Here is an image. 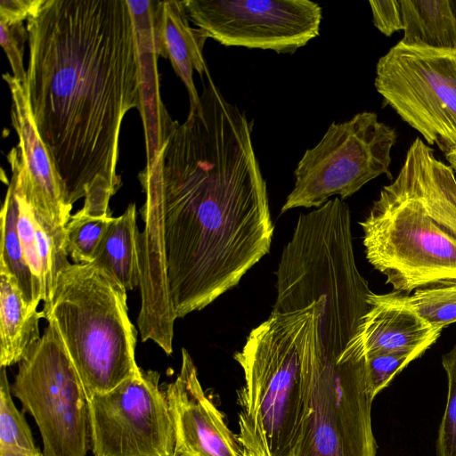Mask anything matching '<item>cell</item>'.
<instances>
[{
	"mask_svg": "<svg viewBox=\"0 0 456 456\" xmlns=\"http://www.w3.org/2000/svg\"><path fill=\"white\" fill-rule=\"evenodd\" d=\"M201 110L174 121L141 174L142 341L173 352L174 322L239 284L270 251L274 226L251 123L207 75Z\"/></svg>",
	"mask_w": 456,
	"mask_h": 456,
	"instance_id": "cell-1",
	"label": "cell"
},
{
	"mask_svg": "<svg viewBox=\"0 0 456 456\" xmlns=\"http://www.w3.org/2000/svg\"><path fill=\"white\" fill-rule=\"evenodd\" d=\"M23 86L37 131L79 211L111 215L122 120L140 107L138 37L126 0H41L27 20Z\"/></svg>",
	"mask_w": 456,
	"mask_h": 456,
	"instance_id": "cell-2",
	"label": "cell"
},
{
	"mask_svg": "<svg viewBox=\"0 0 456 456\" xmlns=\"http://www.w3.org/2000/svg\"><path fill=\"white\" fill-rule=\"evenodd\" d=\"M360 224L367 260L394 291L456 282V178L420 138Z\"/></svg>",
	"mask_w": 456,
	"mask_h": 456,
	"instance_id": "cell-3",
	"label": "cell"
},
{
	"mask_svg": "<svg viewBox=\"0 0 456 456\" xmlns=\"http://www.w3.org/2000/svg\"><path fill=\"white\" fill-rule=\"evenodd\" d=\"M272 312L290 313L320 303V335L335 361L354 338L372 292L354 258L350 210L336 197L300 214L276 271Z\"/></svg>",
	"mask_w": 456,
	"mask_h": 456,
	"instance_id": "cell-4",
	"label": "cell"
},
{
	"mask_svg": "<svg viewBox=\"0 0 456 456\" xmlns=\"http://www.w3.org/2000/svg\"><path fill=\"white\" fill-rule=\"evenodd\" d=\"M299 315L272 312L233 355L245 380L236 435L244 456H297L306 397Z\"/></svg>",
	"mask_w": 456,
	"mask_h": 456,
	"instance_id": "cell-5",
	"label": "cell"
},
{
	"mask_svg": "<svg viewBox=\"0 0 456 456\" xmlns=\"http://www.w3.org/2000/svg\"><path fill=\"white\" fill-rule=\"evenodd\" d=\"M126 298L125 288L103 268L70 263L44 303L45 319L57 329L88 398L141 370Z\"/></svg>",
	"mask_w": 456,
	"mask_h": 456,
	"instance_id": "cell-6",
	"label": "cell"
},
{
	"mask_svg": "<svg viewBox=\"0 0 456 456\" xmlns=\"http://www.w3.org/2000/svg\"><path fill=\"white\" fill-rule=\"evenodd\" d=\"M297 327L306 375L305 412L297 456H377L375 398L359 351L332 362L320 335V303L301 309Z\"/></svg>",
	"mask_w": 456,
	"mask_h": 456,
	"instance_id": "cell-7",
	"label": "cell"
},
{
	"mask_svg": "<svg viewBox=\"0 0 456 456\" xmlns=\"http://www.w3.org/2000/svg\"><path fill=\"white\" fill-rule=\"evenodd\" d=\"M19 362L11 392L34 418L45 456H86L91 446L88 397L52 322Z\"/></svg>",
	"mask_w": 456,
	"mask_h": 456,
	"instance_id": "cell-8",
	"label": "cell"
},
{
	"mask_svg": "<svg viewBox=\"0 0 456 456\" xmlns=\"http://www.w3.org/2000/svg\"><path fill=\"white\" fill-rule=\"evenodd\" d=\"M394 128L370 111L328 127L320 142L305 151L294 171V187L281 213L296 208H319L329 198L343 200L381 175L391 177Z\"/></svg>",
	"mask_w": 456,
	"mask_h": 456,
	"instance_id": "cell-9",
	"label": "cell"
},
{
	"mask_svg": "<svg viewBox=\"0 0 456 456\" xmlns=\"http://www.w3.org/2000/svg\"><path fill=\"white\" fill-rule=\"evenodd\" d=\"M374 85L428 144L445 157L456 154V52L398 42L378 61Z\"/></svg>",
	"mask_w": 456,
	"mask_h": 456,
	"instance_id": "cell-10",
	"label": "cell"
},
{
	"mask_svg": "<svg viewBox=\"0 0 456 456\" xmlns=\"http://www.w3.org/2000/svg\"><path fill=\"white\" fill-rule=\"evenodd\" d=\"M159 373L141 368L88 398L94 456H175V438Z\"/></svg>",
	"mask_w": 456,
	"mask_h": 456,
	"instance_id": "cell-11",
	"label": "cell"
},
{
	"mask_svg": "<svg viewBox=\"0 0 456 456\" xmlns=\"http://www.w3.org/2000/svg\"><path fill=\"white\" fill-rule=\"evenodd\" d=\"M189 20L225 46L293 53L320 32L322 8L309 0H183Z\"/></svg>",
	"mask_w": 456,
	"mask_h": 456,
	"instance_id": "cell-12",
	"label": "cell"
},
{
	"mask_svg": "<svg viewBox=\"0 0 456 456\" xmlns=\"http://www.w3.org/2000/svg\"><path fill=\"white\" fill-rule=\"evenodd\" d=\"M165 392L175 431V456H244L236 435L206 395L185 348L180 371Z\"/></svg>",
	"mask_w": 456,
	"mask_h": 456,
	"instance_id": "cell-13",
	"label": "cell"
},
{
	"mask_svg": "<svg viewBox=\"0 0 456 456\" xmlns=\"http://www.w3.org/2000/svg\"><path fill=\"white\" fill-rule=\"evenodd\" d=\"M3 78L12 100L11 118L19 138V171L25 200L42 219L66 226L73 206L68 202L64 183L37 131L24 86L9 73Z\"/></svg>",
	"mask_w": 456,
	"mask_h": 456,
	"instance_id": "cell-14",
	"label": "cell"
},
{
	"mask_svg": "<svg viewBox=\"0 0 456 456\" xmlns=\"http://www.w3.org/2000/svg\"><path fill=\"white\" fill-rule=\"evenodd\" d=\"M368 304L370 308L362 317L354 338L348 344L359 348L364 354L432 346L443 330L426 323L405 303L402 293L371 292Z\"/></svg>",
	"mask_w": 456,
	"mask_h": 456,
	"instance_id": "cell-15",
	"label": "cell"
},
{
	"mask_svg": "<svg viewBox=\"0 0 456 456\" xmlns=\"http://www.w3.org/2000/svg\"><path fill=\"white\" fill-rule=\"evenodd\" d=\"M157 32L160 56L168 58L189 94L190 110H201L200 95L195 87L193 71L208 72L203 47L208 38L200 28L189 24L183 1H159L157 6Z\"/></svg>",
	"mask_w": 456,
	"mask_h": 456,
	"instance_id": "cell-16",
	"label": "cell"
},
{
	"mask_svg": "<svg viewBox=\"0 0 456 456\" xmlns=\"http://www.w3.org/2000/svg\"><path fill=\"white\" fill-rule=\"evenodd\" d=\"M42 311L29 306L15 279L0 267V366L19 363L40 340Z\"/></svg>",
	"mask_w": 456,
	"mask_h": 456,
	"instance_id": "cell-17",
	"label": "cell"
},
{
	"mask_svg": "<svg viewBox=\"0 0 456 456\" xmlns=\"http://www.w3.org/2000/svg\"><path fill=\"white\" fill-rule=\"evenodd\" d=\"M136 219L134 203L113 217L91 263L110 273L126 291L141 283V233Z\"/></svg>",
	"mask_w": 456,
	"mask_h": 456,
	"instance_id": "cell-18",
	"label": "cell"
},
{
	"mask_svg": "<svg viewBox=\"0 0 456 456\" xmlns=\"http://www.w3.org/2000/svg\"><path fill=\"white\" fill-rule=\"evenodd\" d=\"M403 37L415 48L456 52V21L450 0H400Z\"/></svg>",
	"mask_w": 456,
	"mask_h": 456,
	"instance_id": "cell-19",
	"label": "cell"
},
{
	"mask_svg": "<svg viewBox=\"0 0 456 456\" xmlns=\"http://www.w3.org/2000/svg\"><path fill=\"white\" fill-rule=\"evenodd\" d=\"M141 61V102L139 111L143 122L147 162L161 150L174 123L159 94L158 58L159 43L155 34L137 36Z\"/></svg>",
	"mask_w": 456,
	"mask_h": 456,
	"instance_id": "cell-20",
	"label": "cell"
},
{
	"mask_svg": "<svg viewBox=\"0 0 456 456\" xmlns=\"http://www.w3.org/2000/svg\"><path fill=\"white\" fill-rule=\"evenodd\" d=\"M18 193L11 177L1 209L0 267L15 279L27 304L37 309L43 301V289L26 261L18 232Z\"/></svg>",
	"mask_w": 456,
	"mask_h": 456,
	"instance_id": "cell-21",
	"label": "cell"
},
{
	"mask_svg": "<svg viewBox=\"0 0 456 456\" xmlns=\"http://www.w3.org/2000/svg\"><path fill=\"white\" fill-rule=\"evenodd\" d=\"M0 456H45L12 401L6 367H1L0 374Z\"/></svg>",
	"mask_w": 456,
	"mask_h": 456,
	"instance_id": "cell-22",
	"label": "cell"
},
{
	"mask_svg": "<svg viewBox=\"0 0 456 456\" xmlns=\"http://www.w3.org/2000/svg\"><path fill=\"white\" fill-rule=\"evenodd\" d=\"M34 220L42 268L43 302L46 303L61 272L70 264L65 246V226L52 224L35 212Z\"/></svg>",
	"mask_w": 456,
	"mask_h": 456,
	"instance_id": "cell-23",
	"label": "cell"
},
{
	"mask_svg": "<svg viewBox=\"0 0 456 456\" xmlns=\"http://www.w3.org/2000/svg\"><path fill=\"white\" fill-rule=\"evenodd\" d=\"M403 298L433 328L444 329L456 322V282L418 289L412 294H403Z\"/></svg>",
	"mask_w": 456,
	"mask_h": 456,
	"instance_id": "cell-24",
	"label": "cell"
},
{
	"mask_svg": "<svg viewBox=\"0 0 456 456\" xmlns=\"http://www.w3.org/2000/svg\"><path fill=\"white\" fill-rule=\"evenodd\" d=\"M111 215L91 216L79 210L65 226V246L74 264H91L112 220Z\"/></svg>",
	"mask_w": 456,
	"mask_h": 456,
	"instance_id": "cell-25",
	"label": "cell"
},
{
	"mask_svg": "<svg viewBox=\"0 0 456 456\" xmlns=\"http://www.w3.org/2000/svg\"><path fill=\"white\" fill-rule=\"evenodd\" d=\"M442 364L447 375L448 389L436 452L437 456H456V345L442 355Z\"/></svg>",
	"mask_w": 456,
	"mask_h": 456,
	"instance_id": "cell-26",
	"label": "cell"
},
{
	"mask_svg": "<svg viewBox=\"0 0 456 456\" xmlns=\"http://www.w3.org/2000/svg\"><path fill=\"white\" fill-rule=\"evenodd\" d=\"M431 346L407 351L379 352L365 354L373 395L386 388L411 362L421 356Z\"/></svg>",
	"mask_w": 456,
	"mask_h": 456,
	"instance_id": "cell-27",
	"label": "cell"
},
{
	"mask_svg": "<svg viewBox=\"0 0 456 456\" xmlns=\"http://www.w3.org/2000/svg\"><path fill=\"white\" fill-rule=\"evenodd\" d=\"M28 40L23 23L6 25L0 22V44L10 61L13 77L23 86L27 81V70L23 65L24 43Z\"/></svg>",
	"mask_w": 456,
	"mask_h": 456,
	"instance_id": "cell-28",
	"label": "cell"
},
{
	"mask_svg": "<svg viewBox=\"0 0 456 456\" xmlns=\"http://www.w3.org/2000/svg\"><path fill=\"white\" fill-rule=\"evenodd\" d=\"M374 26L385 36L390 37L403 29L400 0H380L369 2Z\"/></svg>",
	"mask_w": 456,
	"mask_h": 456,
	"instance_id": "cell-29",
	"label": "cell"
},
{
	"mask_svg": "<svg viewBox=\"0 0 456 456\" xmlns=\"http://www.w3.org/2000/svg\"><path fill=\"white\" fill-rule=\"evenodd\" d=\"M41 0H1L0 22L6 25L22 23L31 15Z\"/></svg>",
	"mask_w": 456,
	"mask_h": 456,
	"instance_id": "cell-30",
	"label": "cell"
},
{
	"mask_svg": "<svg viewBox=\"0 0 456 456\" xmlns=\"http://www.w3.org/2000/svg\"><path fill=\"white\" fill-rule=\"evenodd\" d=\"M446 159L449 162L451 167L456 173V154H452V155L446 156Z\"/></svg>",
	"mask_w": 456,
	"mask_h": 456,
	"instance_id": "cell-31",
	"label": "cell"
},
{
	"mask_svg": "<svg viewBox=\"0 0 456 456\" xmlns=\"http://www.w3.org/2000/svg\"><path fill=\"white\" fill-rule=\"evenodd\" d=\"M450 4L456 21V0H450Z\"/></svg>",
	"mask_w": 456,
	"mask_h": 456,
	"instance_id": "cell-32",
	"label": "cell"
}]
</instances>
